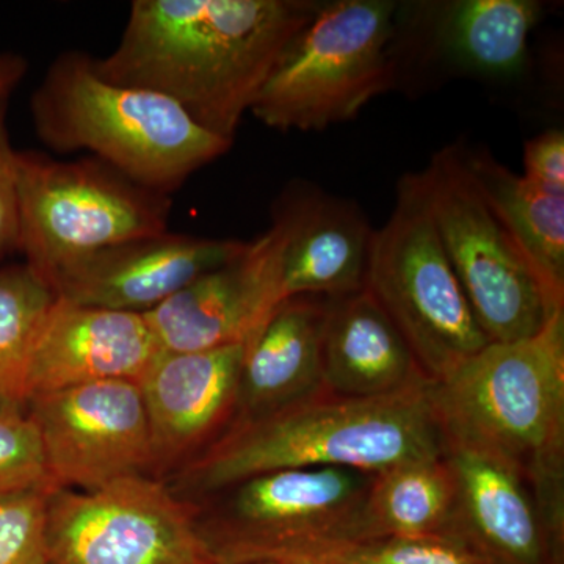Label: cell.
I'll list each match as a JSON object with an SVG mask.
<instances>
[{
    "instance_id": "f546056e",
    "label": "cell",
    "mask_w": 564,
    "mask_h": 564,
    "mask_svg": "<svg viewBox=\"0 0 564 564\" xmlns=\"http://www.w3.org/2000/svg\"><path fill=\"white\" fill-rule=\"evenodd\" d=\"M242 564H282V563H274V562H251V563H242Z\"/></svg>"
},
{
    "instance_id": "6da1fadb",
    "label": "cell",
    "mask_w": 564,
    "mask_h": 564,
    "mask_svg": "<svg viewBox=\"0 0 564 564\" xmlns=\"http://www.w3.org/2000/svg\"><path fill=\"white\" fill-rule=\"evenodd\" d=\"M314 0H135L102 79L172 99L204 131L234 143L245 113Z\"/></svg>"
},
{
    "instance_id": "4dcf8cb0",
    "label": "cell",
    "mask_w": 564,
    "mask_h": 564,
    "mask_svg": "<svg viewBox=\"0 0 564 564\" xmlns=\"http://www.w3.org/2000/svg\"><path fill=\"white\" fill-rule=\"evenodd\" d=\"M41 564H52V563L50 562V560H46V562H43Z\"/></svg>"
},
{
    "instance_id": "484cf974",
    "label": "cell",
    "mask_w": 564,
    "mask_h": 564,
    "mask_svg": "<svg viewBox=\"0 0 564 564\" xmlns=\"http://www.w3.org/2000/svg\"><path fill=\"white\" fill-rule=\"evenodd\" d=\"M46 484L54 485L31 419L0 408V496Z\"/></svg>"
},
{
    "instance_id": "ba28073f",
    "label": "cell",
    "mask_w": 564,
    "mask_h": 564,
    "mask_svg": "<svg viewBox=\"0 0 564 564\" xmlns=\"http://www.w3.org/2000/svg\"><path fill=\"white\" fill-rule=\"evenodd\" d=\"M17 182L18 251L51 288L58 274L95 252L169 231L170 196L133 184L93 158L62 162L17 151Z\"/></svg>"
},
{
    "instance_id": "8fae6325",
    "label": "cell",
    "mask_w": 564,
    "mask_h": 564,
    "mask_svg": "<svg viewBox=\"0 0 564 564\" xmlns=\"http://www.w3.org/2000/svg\"><path fill=\"white\" fill-rule=\"evenodd\" d=\"M25 415L57 488L93 491L150 473V426L139 383L99 381L36 393Z\"/></svg>"
},
{
    "instance_id": "4316f807",
    "label": "cell",
    "mask_w": 564,
    "mask_h": 564,
    "mask_svg": "<svg viewBox=\"0 0 564 564\" xmlns=\"http://www.w3.org/2000/svg\"><path fill=\"white\" fill-rule=\"evenodd\" d=\"M9 99L0 98V262L18 251L17 151L11 148L7 110Z\"/></svg>"
},
{
    "instance_id": "44dd1931",
    "label": "cell",
    "mask_w": 564,
    "mask_h": 564,
    "mask_svg": "<svg viewBox=\"0 0 564 564\" xmlns=\"http://www.w3.org/2000/svg\"><path fill=\"white\" fill-rule=\"evenodd\" d=\"M462 154L489 209L545 289L564 303V193L545 191L511 172L484 148L462 144Z\"/></svg>"
},
{
    "instance_id": "5b68a950",
    "label": "cell",
    "mask_w": 564,
    "mask_h": 564,
    "mask_svg": "<svg viewBox=\"0 0 564 564\" xmlns=\"http://www.w3.org/2000/svg\"><path fill=\"white\" fill-rule=\"evenodd\" d=\"M393 0L321 2L293 36L250 113L278 131H325L358 117L373 98L395 87Z\"/></svg>"
},
{
    "instance_id": "9a60e30c",
    "label": "cell",
    "mask_w": 564,
    "mask_h": 564,
    "mask_svg": "<svg viewBox=\"0 0 564 564\" xmlns=\"http://www.w3.org/2000/svg\"><path fill=\"white\" fill-rule=\"evenodd\" d=\"M281 237V296L337 299L362 291L375 229L359 204L295 181L273 212Z\"/></svg>"
},
{
    "instance_id": "d6986e66",
    "label": "cell",
    "mask_w": 564,
    "mask_h": 564,
    "mask_svg": "<svg viewBox=\"0 0 564 564\" xmlns=\"http://www.w3.org/2000/svg\"><path fill=\"white\" fill-rule=\"evenodd\" d=\"M426 378L391 318L366 289L326 299L322 386L345 397H377Z\"/></svg>"
},
{
    "instance_id": "9c48e42d",
    "label": "cell",
    "mask_w": 564,
    "mask_h": 564,
    "mask_svg": "<svg viewBox=\"0 0 564 564\" xmlns=\"http://www.w3.org/2000/svg\"><path fill=\"white\" fill-rule=\"evenodd\" d=\"M419 176L445 254L489 343L529 339L564 313L478 192L462 144L434 152Z\"/></svg>"
},
{
    "instance_id": "d4e9b609",
    "label": "cell",
    "mask_w": 564,
    "mask_h": 564,
    "mask_svg": "<svg viewBox=\"0 0 564 564\" xmlns=\"http://www.w3.org/2000/svg\"><path fill=\"white\" fill-rule=\"evenodd\" d=\"M57 486H33L0 496V564L46 562V527Z\"/></svg>"
},
{
    "instance_id": "2e32d148",
    "label": "cell",
    "mask_w": 564,
    "mask_h": 564,
    "mask_svg": "<svg viewBox=\"0 0 564 564\" xmlns=\"http://www.w3.org/2000/svg\"><path fill=\"white\" fill-rule=\"evenodd\" d=\"M162 352L147 315L58 299L33 352L28 400L99 381L140 383Z\"/></svg>"
},
{
    "instance_id": "8992f818",
    "label": "cell",
    "mask_w": 564,
    "mask_h": 564,
    "mask_svg": "<svg viewBox=\"0 0 564 564\" xmlns=\"http://www.w3.org/2000/svg\"><path fill=\"white\" fill-rule=\"evenodd\" d=\"M373 477L344 467L256 475L193 505L196 532L214 564H299L332 545L372 540Z\"/></svg>"
},
{
    "instance_id": "277c9868",
    "label": "cell",
    "mask_w": 564,
    "mask_h": 564,
    "mask_svg": "<svg viewBox=\"0 0 564 564\" xmlns=\"http://www.w3.org/2000/svg\"><path fill=\"white\" fill-rule=\"evenodd\" d=\"M31 111L36 135L52 151L90 152L133 184L165 196L232 147L172 99L102 79L95 57L80 51L54 58L33 91Z\"/></svg>"
},
{
    "instance_id": "7c38bea8",
    "label": "cell",
    "mask_w": 564,
    "mask_h": 564,
    "mask_svg": "<svg viewBox=\"0 0 564 564\" xmlns=\"http://www.w3.org/2000/svg\"><path fill=\"white\" fill-rule=\"evenodd\" d=\"M247 345L163 351L141 378L150 426L148 477L165 481L196 458L232 422Z\"/></svg>"
},
{
    "instance_id": "ffe728a7",
    "label": "cell",
    "mask_w": 564,
    "mask_h": 564,
    "mask_svg": "<svg viewBox=\"0 0 564 564\" xmlns=\"http://www.w3.org/2000/svg\"><path fill=\"white\" fill-rule=\"evenodd\" d=\"M323 296L282 300L247 345L232 421L272 413L322 388Z\"/></svg>"
},
{
    "instance_id": "4fadbf2b",
    "label": "cell",
    "mask_w": 564,
    "mask_h": 564,
    "mask_svg": "<svg viewBox=\"0 0 564 564\" xmlns=\"http://www.w3.org/2000/svg\"><path fill=\"white\" fill-rule=\"evenodd\" d=\"M281 302V237L272 225L144 315L163 351H203L250 344Z\"/></svg>"
},
{
    "instance_id": "e0dca14e",
    "label": "cell",
    "mask_w": 564,
    "mask_h": 564,
    "mask_svg": "<svg viewBox=\"0 0 564 564\" xmlns=\"http://www.w3.org/2000/svg\"><path fill=\"white\" fill-rule=\"evenodd\" d=\"M458 484L455 538L488 564H563V538L538 510L533 494L503 464L448 448Z\"/></svg>"
},
{
    "instance_id": "f1b7e54d",
    "label": "cell",
    "mask_w": 564,
    "mask_h": 564,
    "mask_svg": "<svg viewBox=\"0 0 564 564\" xmlns=\"http://www.w3.org/2000/svg\"><path fill=\"white\" fill-rule=\"evenodd\" d=\"M28 61L17 54H0V98H10L28 74Z\"/></svg>"
},
{
    "instance_id": "52a82bcc",
    "label": "cell",
    "mask_w": 564,
    "mask_h": 564,
    "mask_svg": "<svg viewBox=\"0 0 564 564\" xmlns=\"http://www.w3.org/2000/svg\"><path fill=\"white\" fill-rule=\"evenodd\" d=\"M364 289L434 383L489 344L434 228L419 173L399 181L391 217L373 231Z\"/></svg>"
},
{
    "instance_id": "603a6c76",
    "label": "cell",
    "mask_w": 564,
    "mask_h": 564,
    "mask_svg": "<svg viewBox=\"0 0 564 564\" xmlns=\"http://www.w3.org/2000/svg\"><path fill=\"white\" fill-rule=\"evenodd\" d=\"M57 300L25 263L0 269V408L25 413L33 352Z\"/></svg>"
},
{
    "instance_id": "3957f363",
    "label": "cell",
    "mask_w": 564,
    "mask_h": 564,
    "mask_svg": "<svg viewBox=\"0 0 564 564\" xmlns=\"http://www.w3.org/2000/svg\"><path fill=\"white\" fill-rule=\"evenodd\" d=\"M448 448L513 470L564 534V313L529 339L489 343L433 384Z\"/></svg>"
},
{
    "instance_id": "7402d4cb",
    "label": "cell",
    "mask_w": 564,
    "mask_h": 564,
    "mask_svg": "<svg viewBox=\"0 0 564 564\" xmlns=\"http://www.w3.org/2000/svg\"><path fill=\"white\" fill-rule=\"evenodd\" d=\"M373 538H455L458 484L447 455L391 467L367 497Z\"/></svg>"
},
{
    "instance_id": "cb8c5ba5",
    "label": "cell",
    "mask_w": 564,
    "mask_h": 564,
    "mask_svg": "<svg viewBox=\"0 0 564 564\" xmlns=\"http://www.w3.org/2000/svg\"><path fill=\"white\" fill-rule=\"evenodd\" d=\"M299 564H488L454 538H372L323 549Z\"/></svg>"
},
{
    "instance_id": "7a4b0ae2",
    "label": "cell",
    "mask_w": 564,
    "mask_h": 564,
    "mask_svg": "<svg viewBox=\"0 0 564 564\" xmlns=\"http://www.w3.org/2000/svg\"><path fill=\"white\" fill-rule=\"evenodd\" d=\"M422 378L400 391L345 397L322 388L272 413L232 421L196 458L163 484L195 505L256 475L344 467L381 474L400 464L437 458L447 445Z\"/></svg>"
},
{
    "instance_id": "83f0119b",
    "label": "cell",
    "mask_w": 564,
    "mask_h": 564,
    "mask_svg": "<svg viewBox=\"0 0 564 564\" xmlns=\"http://www.w3.org/2000/svg\"><path fill=\"white\" fill-rule=\"evenodd\" d=\"M522 176L545 191L564 193V132L549 129L527 141Z\"/></svg>"
},
{
    "instance_id": "5bb4252c",
    "label": "cell",
    "mask_w": 564,
    "mask_h": 564,
    "mask_svg": "<svg viewBox=\"0 0 564 564\" xmlns=\"http://www.w3.org/2000/svg\"><path fill=\"white\" fill-rule=\"evenodd\" d=\"M247 243L170 231L137 237L69 267L52 288L58 299L80 306L147 314L231 261Z\"/></svg>"
},
{
    "instance_id": "ac0fdd59",
    "label": "cell",
    "mask_w": 564,
    "mask_h": 564,
    "mask_svg": "<svg viewBox=\"0 0 564 564\" xmlns=\"http://www.w3.org/2000/svg\"><path fill=\"white\" fill-rule=\"evenodd\" d=\"M425 61L492 80L521 77L529 63V36L544 14L536 0H452L417 3ZM415 44V46H421Z\"/></svg>"
},
{
    "instance_id": "30bf717a",
    "label": "cell",
    "mask_w": 564,
    "mask_h": 564,
    "mask_svg": "<svg viewBox=\"0 0 564 564\" xmlns=\"http://www.w3.org/2000/svg\"><path fill=\"white\" fill-rule=\"evenodd\" d=\"M46 554L52 564H214L193 505L144 475L52 494Z\"/></svg>"
}]
</instances>
